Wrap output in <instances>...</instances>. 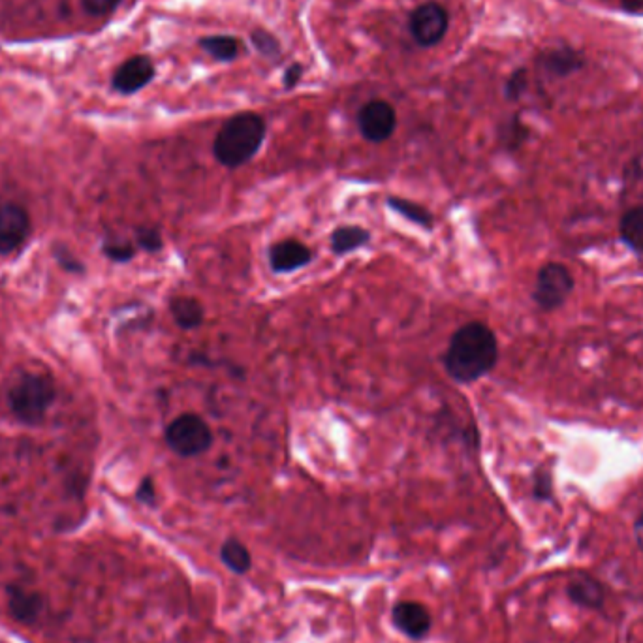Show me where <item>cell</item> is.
<instances>
[{"label":"cell","mask_w":643,"mask_h":643,"mask_svg":"<svg viewBox=\"0 0 643 643\" xmlns=\"http://www.w3.org/2000/svg\"><path fill=\"white\" fill-rule=\"evenodd\" d=\"M444 369L457 384H472L489 375L499 361V343L484 322H469L452 335Z\"/></svg>","instance_id":"6da1fadb"},{"label":"cell","mask_w":643,"mask_h":643,"mask_svg":"<svg viewBox=\"0 0 643 643\" xmlns=\"http://www.w3.org/2000/svg\"><path fill=\"white\" fill-rule=\"evenodd\" d=\"M266 140V123L256 113H239L228 119L215 138L213 155L224 168H239L260 151Z\"/></svg>","instance_id":"7a4b0ae2"},{"label":"cell","mask_w":643,"mask_h":643,"mask_svg":"<svg viewBox=\"0 0 643 643\" xmlns=\"http://www.w3.org/2000/svg\"><path fill=\"white\" fill-rule=\"evenodd\" d=\"M8 401L17 420L29 425L42 424L55 401V386L51 378L31 373L17 378L8 393Z\"/></svg>","instance_id":"3957f363"},{"label":"cell","mask_w":643,"mask_h":643,"mask_svg":"<svg viewBox=\"0 0 643 643\" xmlns=\"http://www.w3.org/2000/svg\"><path fill=\"white\" fill-rule=\"evenodd\" d=\"M576 288V281L566 266L548 262L538 269L534 283L533 299L544 313H553L565 305Z\"/></svg>","instance_id":"277c9868"},{"label":"cell","mask_w":643,"mask_h":643,"mask_svg":"<svg viewBox=\"0 0 643 643\" xmlns=\"http://www.w3.org/2000/svg\"><path fill=\"white\" fill-rule=\"evenodd\" d=\"M166 444L181 457H196L213 446V431L200 416L181 414L166 427Z\"/></svg>","instance_id":"5b68a950"},{"label":"cell","mask_w":643,"mask_h":643,"mask_svg":"<svg viewBox=\"0 0 643 643\" xmlns=\"http://www.w3.org/2000/svg\"><path fill=\"white\" fill-rule=\"evenodd\" d=\"M448 12L437 2H425L418 6L408 19V29L416 44L422 48L437 46L448 31Z\"/></svg>","instance_id":"8992f818"},{"label":"cell","mask_w":643,"mask_h":643,"mask_svg":"<svg viewBox=\"0 0 643 643\" xmlns=\"http://www.w3.org/2000/svg\"><path fill=\"white\" fill-rule=\"evenodd\" d=\"M361 136L371 143H382L392 138L397 126V115L392 104L384 100H371L358 115Z\"/></svg>","instance_id":"52a82bcc"},{"label":"cell","mask_w":643,"mask_h":643,"mask_svg":"<svg viewBox=\"0 0 643 643\" xmlns=\"http://www.w3.org/2000/svg\"><path fill=\"white\" fill-rule=\"evenodd\" d=\"M31 219L23 207L16 204H0V252L16 251L27 239Z\"/></svg>","instance_id":"ba28073f"},{"label":"cell","mask_w":643,"mask_h":643,"mask_svg":"<svg viewBox=\"0 0 643 643\" xmlns=\"http://www.w3.org/2000/svg\"><path fill=\"white\" fill-rule=\"evenodd\" d=\"M155 78V66L147 57H132L119 66L113 76V89L121 95H134L142 91Z\"/></svg>","instance_id":"9c48e42d"},{"label":"cell","mask_w":643,"mask_h":643,"mask_svg":"<svg viewBox=\"0 0 643 643\" xmlns=\"http://www.w3.org/2000/svg\"><path fill=\"white\" fill-rule=\"evenodd\" d=\"M313 260L311 249L298 239H284L269 249V266L275 273H292L309 266Z\"/></svg>","instance_id":"30bf717a"},{"label":"cell","mask_w":643,"mask_h":643,"mask_svg":"<svg viewBox=\"0 0 643 643\" xmlns=\"http://www.w3.org/2000/svg\"><path fill=\"white\" fill-rule=\"evenodd\" d=\"M393 625L410 640H422L431 630V613L418 602H399L393 606Z\"/></svg>","instance_id":"8fae6325"},{"label":"cell","mask_w":643,"mask_h":643,"mask_svg":"<svg viewBox=\"0 0 643 643\" xmlns=\"http://www.w3.org/2000/svg\"><path fill=\"white\" fill-rule=\"evenodd\" d=\"M8 608L12 617L25 623V625H32L46 608V600L44 596L36 591H29V589H12L10 596H8Z\"/></svg>","instance_id":"7c38bea8"},{"label":"cell","mask_w":643,"mask_h":643,"mask_svg":"<svg viewBox=\"0 0 643 643\" xmlns=\"http://www.w3.org/2000/svg\"><path fill=\"white\" fill-rule=\"evenodd\" d=\"M170 313L181 330H196L204 324V305L189 296H177L170 301Z\"/></svg>","instance_id":"4fadbf2b"},{"label":"cell","mask_w":643,"mask_h":643,"mask_svg":"<svg viewBox=\"0 0 643 643\" xmlns=\"http://www.w3.org/2000/svg\"><path fill=\"white\" fill-rule=\"evenodd\" d=\"M540 64L553 76H570L580 70L583 59L572 48L549 49L540 57Z\"/></svg>","instance_id":"5bb4252c"},{"label":"cell","mask_w":643,"mask_h":643,"mask_svg":"<svg viewBox=\"0 0 643 643\" xmlns=\"http://www.w3.org/2000/svg\"><path fill=\"white\" fill-rule=\"evenodd\" d=\"M619 236L630 251L643 254V205L625 211L619 222Z\"/></svg>","instance_id":"9a60e30c"},{"label":"cell","mask_w":643,"mask_h":643,"mask_svg":"<svg viewBox=\"0 0 643 643\" xmlns=\"http://www.w3.org/2000/svg\"><path fill=\"white\" fill-rule=\"evenodd\" d=\"M568 596L574 604L589 610H598L604 604V589L598 581L581 578L568 585Z\"/></svg>","instance_id":"2e32d148"},{"label":"cell","mask_w":643,"mask_h":643,"mask_svg":"<svg viewBox=\"0 0 643 643\" xmlns=\"http://www.w3.org/2000/svg\"><path fill=\"white\" fill-rule=\"evenodd\" d=\"M369 241H371L369 230H365L361 226H339L331 234V251L337 256H343V254L360 249Z\"/></svg>","instance_id":"e0dca14e"},{"label":"cell","mask_w":643,"mask_h":643,"mask_svg":"<svg viewBox=\"0 0 643 643\" xmlns=\"http://www.w3.org/2000/svg\"><path fill=\"white\" fill-rule=\"evenodd\" d=\"M220 561L224 563V566L230 572H234L237 576H243V574H247L251 570V551L245 548L236 538H230L220 548Z\"/></svg>","instance_id":"ac0fdd59"},{"label":"cell","mask_w":643,"mask_h":643,"mask_svg":"<svg viewBox=\"0 0 643 643\" xmlns=\"http://www.w3.org/2000/svg\"><path fill=\"white\" fill-rule=\"evenodd\" d=\"M388 205L392 207L395 213L403 215L405 219L412 220L414 224H418V226H422V228H427V230L433 228L435 219H433L431 211L425 209L424 205L410 202V200H403V198H395V196L388 198Z\"/></svg>","instance_id":"d6986e66"},{"label":"cell","mask_w":643,"mask_h":643,"mask_svg":"<svg viewBox=\"0 0 643 643\" xmlns=\"http://www.w3.org/2000/svg\"><path fill=\"white\" fill-rule=\"evenodd\" d=\"M200 46L217 61H234L239 53V42L232 36H207Z\"/></svg>","instance_id":"ffe728a7"},{"label":"cell","mask_w":643,"mask_h":643,"mask_svg":"<svg viewBox=\"0 0 643 643\" xmlns=\"http://www.w3.org/2000/svg\"><path fill=\"white\" fill-rule=\"evenodd\" d=\"M533 495L536 501H551V497H553V482H551L549 472L536 471V474H534Z\"/></svg>","instance_id":"44dd1931"},{"label":"cell","mask_w":643,"mask_h":643,"mask_svg":"<svg viewBox=\"0 0 643 643\" xmlns=\"http://www.w3.org/2000/svg\"><path fill=\"white\" fill-rule=\"evenodd\" d=\"M121 0H83V8L91 14V16H106L111 14Z\"/></svg>","instance_id":"7402d4cb"},{"label":"cell","mask_w":643,"mask_h":643,"mask_svg":"<svg viewBox=\"0 0 643 643\" xmlns=\"http://www.w3.org/2000/svg\"><path fill=\"white\" fill-rule=\"evenodd\" d=\"M525 87H527V72L518 70V72L512 74V78L508 79V83H506V96L510 100H516L525 91Z\"/></svg>","instance_id":"603a6c76"},{"label":"cell","mask_w":643,"mask_h":643,"mask_svg":"<svg viewBox=\"0 0 643 643\" xmlns=\"http://www.w3.org/2000/svg\"><path fill=\"white\" fill-rule=\"evenodd\" d=\"M252 40L256 44V48L260 49L262 53L266 55H273L275 51H279V46H277V40L273 36H269L267 32L258 31L252 34Z\"/></svg>","instance_id":"cb8c5ba5"},{"label":"cell","mask_w":643,"mask_h":643,"mask_svg":"<svg viewBox=\"0 0 643 643\" xmlns=\"http://www.w3.org/2000/svg\"><path fill=\"white\" fill-rule=\"evenodd\" d=\"M138 241H140L143 249H147V251H160L162 249V239H160V234H158L157 230H142L140 236H138Z\"/></svg>","instance_id":"d4e9b609"},{"label":"cell","mask_w":643,"mask_h":643,"mask_svg":"<svg viewBox=\"0 0 643 643\" xmlns=\"http://www.w3.org/2000/svg\"><path fill=\"white\" fill-rule=\"evenodd\" d=\"M138 499L145 502V504H155L157 491H155V486H153V480H151V478H145L142 484H140V489H138Z\"/></svg>","instance_id":"484cf974"},{"label":"cell","mask_w":643,"mask_h":643,"mask_svg":"<svg viewBox=\"0 0 643 643\" xmlns=\"http://www.w3.org/2000/svg\"><path fill=\"white\" fill-rule=\"evenodd\" d=\"M108 254H110L113 260H119V262H125L128 258H132L134 254V249L128 245V243H117V245H108Z\"/></svg>","instance_id":"4316f807"},{"label":"cell","mask_w":643,"mask_h":643,"mask_svg":"<svg viewBox=\"0 0 643 643\" xmlns=\"http://www.w3.org/2000/svg\"><path fill=\"white\" fill-rule=\"evenodd\" d=\"M301 66L299 64H294V66H290L288 70H286V76H284V85H286V89H292V87H296V83H298V79L301 78Z\"/></svg>","instance_id":"83f0119b"},{"label":"cell","mask_w":643,"mask_h":643,"mask_svg":"<svg viewBox=\"0 0 643 643\" xmlns=\"http://www.w3.org/2000/svg\"><path fill=\"white\" fill-rule=\"evenodd\" d=\"M621 6L627 12H640L643 10V0H621Z\"/></svg>","instance_id":"f1b7e54d"},{"label":"cell","mask_w":643,"mask_h":643,"mask_svg":"<svg viewBox=\"0 0 643 643\" xmlns=\"http://www.w3.org/2000/svg\"><path fill=\"white\" fill-rule=\"evenodd\" d=\"M634 538H636L640 549H643V514L634 521Z\"/></svg>","instance_id":"f546056e"}]
</instances>
